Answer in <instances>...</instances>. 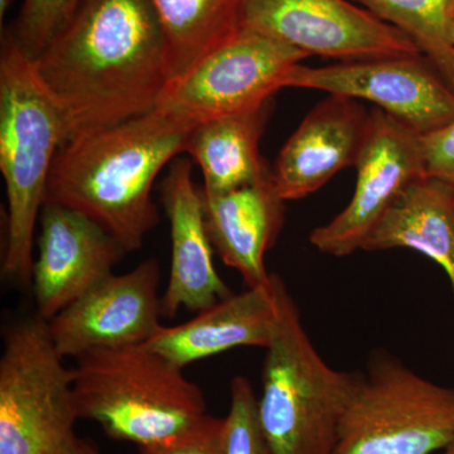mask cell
<instances>
[{
  "mask_svg": "<svg viewBox=\"0 0 454 454\" xmlns=\"http://www.w3.org/2000/svg\"><path fill=\"white\" fill-rule=\"evenodd\" d=\"M82 454H103V453L98 452V448L95 446H92V444L89 443V442L83 441Z\"/></svg>",
  "mask_w": 454,
  "mask_h": 454,
  "instance_id": "27",
  "label": "cell"
},
{
  "mask_svg": "<svg viewBox=\"0 0 454 454\" xmlns=\"http://www.w3.org/2000/svg\"><path fill=\"white\" fill-rule=\"evenodd\" d=\"M355 167L356 186L348 205L309 235V243L318 252L336 258L363 250L406 188L427 176L420 136L373 107L365 145Z\"/></svg>",
  "mask_w": 454,
  "mask_h": 454,
  "instance_id": "10",
  "label": "cell"
},
{
  "mask_svg": "<svg viewBox=\"0 0 454 454\" xmlns=\"http://www.w3.org/2000/svg\"><path fill=\"white\" fill-rule=\"evenodd\" d=\"M196 125L155 109L67 140L51 169L44 203L80 212L128 253L139 250L160 221L152 197L155 179L184 153Z\"/></svg>",
  "mask_w": 454,
  "mask_h": 454,
  "instance_id": "2",
  "label": "cell"
},
{
  "mask_svg": "<svg viewBox=\"0 0 454 454\" xmlns=\"http://www.w3.org/2000/svg\"><path fill=\"white\" fill-rule=\"evenodd\" d=\"M82 0H23L20 16L8 28L35 59L64 28Z\"/></svg>",
  "mask_w": 454,
  "mask_h": 454,
  "instance_id": "22",
  "label": "cell"
},
{
  "mask_svg": "<svg viewBox=\"0 0 454 454\" xmlns=\"http://www.w3.org/2000/svg\"><path fill=\"white\" fill-rule=\"evenodd\" d=\"M441 454H454V442H452L450 446L444 448L443 450H441Z\"/></svg>",
  "mask_w": 454,
  "mask_h": 454,
  "instance_id": "28",
  "label": "cell"
},
{
  "mask_svg": "<svg viewBox=\"0 0 454 454\" xmlns=\"http://www.w3.org/2000/svg\"><path fill=\"white\" fill-rule=\"evenodd\" d=\"M160 202L169 220L172 259L162 316L175 318L181 309L202 312L234 294L214 265V247L203 216L192 163L176 160L160 184Z\"/></svg>",
  "mask_w": 454,
  "mask_h": 454,
  "instance_id": "14",
  "label": "cell"
},
{
  "mask_svg": "<svg viewBox=\"0 0 454 454\" xmlns=\"http://www.w3.org/2000/svg\"><path fill=\"white\" fill-rule=\"evenodd\" d=\"M73 387L80 419L138 447L182 437L210 417L199 385L145 343L77 358Z\"/></svg>",
  "mask_w": 454,
  "mask_h": 454,
  "instance_id": "4",
  "label": "cell"
},
{
  "mask_svg": "<svg viewBox=\"0 0 454 454\" xmlns=\"http://www.w3.org/2000/svg\"><path fill=\"white\" fill-rule=\"evenodd\" d=\"M405 33L454 91V0H356Z\"/></svg>",
  "mask_w": 454,
  "mask_h": 454,
  "instance_id": "21",
  "label": "cell"
},
{
  "mask_svg": "<svg viewBox=\"0 0 454 454\" xmlns=\"http://www.w3.org/2000/svg\"><path fill=\"white\" fill-rule=\"evenodd\" d=\"M370 112L354 98L330 95L317 104L286 140L271 170L278 193L295 201L356 164L369 131Z\"/></svg>",
  "mask_w": 454,
  "mask_h": 454,
  "instance_id": "15",
  "label": "cell"
},
{
  "mask_svg": "<svg viewBox=\"0 0 454 454\" xmlns=\"http://www.w3.org/2000/svg\"><path fill=\"white\" fill-rule=\"evenodd\" d=\"M277 322L278 301L271 278L270 286L234 293L184 324L162 325L145 345L184 370L235 348H267Z\"/></svg>",
  "mask_w": 454,
  "mask_h": 454,
  "instance_id": "16",
  "label": "cell"
},
{
  "mask_svg": "<svg viewBox=\"0 0 454 454\" xmlns=\"http://www.w3.org/2000/svg\"><path fill=\"white\" fill-rule=\"evenodd\" d=\"M140 454H226L225 418L208 417L195 430L167 443L139 447Z\"/></svg>",
  "mask_w": 454,
  "mask_h": 454,
  "instance_id": "24",
  "label": "cell"
},
{
  "mask_svg": "<svg viewBox=\"0 0 454 454\" xmlns=\"http://www.w3.org/2000/svg\"><path fill=\"white\" fill-rule=\"evenodd\" d=\"M420 142L427 176L454 190V121L420 137Z\"/></svg>",
  "mask_w": 454,
  "mask_h": 454,
  "instance_id": "25",
  "label": "cell"
},
{
  "mask_svg": "<svg viewBox=\"0 0 454 454\" xmlns=\"http://www.w3.org/2000/svg\"><path fill=\"white\" fill-rule=\"evenodd\" d=\"M32 61L66 142L153 112L170 82L151 0H82Z\"/></svg>",
  "mask_w": 454,
  "mask_h": 454,
  "instance_id": "1",
  "label": "cell"
},
{
  "mask_svg": "<svg viewBox=\"0 0 454 454\" xmlns=\"http://www.w3.org/2000/svg\"><path fill=\"white\" fill-rule=\"evenodd\" d=\"M271 109L273 100L199 122L191 130L184 153L201 168L203 193L223 195L271 177L273 173L260 154V139Z\"/></svg>",
  "mask_w": 454,
  "mask_h": 454,
  "instance_id": "18",
  "label": "cell"
},
{
  "mask_svg": "<svg viewBox=\"0 0 454 454\" xmlns=\"http://www.w3.org/2000/svg\"><path fill=\"white\" fill-rule=\"evenodd\" d=\"M273 283L278 322L265 348L260 426L274 454H333L358 373L325 363L282 278L273 273Z\"/></svg>",
  "mask_w": 454,
  "mask_h": 454,
  "instance_id": "5",
  "label": "cell"
},
{
  "mask_svg": "<svg viewBox=\"0 0 454 454\" xmlns=\"http://www.w3.org/2000/svg\"><path fill=\"white\" fill-rule=\"evenodd\" d=\"M366 100L420 137L454 121V91L423 55L373 57L325 67L295 65L286 89Z\"/></svg>",
  "mask_w": 454,
  "mask_h": 454,
  "instance_id": "9",
  "label": "cell"
},
{
  "mask_svg": "<svg viewBox=\"0 0 454 454\" xmlns=\"http://www.w3.org/2000/svg\"><path fill=\"white\" fill-rule=\"evenodd\" d=\"M14 0H0V28H4V18L5 14L8 13L9 8L12 7V4H13ZM0 29V31H2Z\"/></svg>",
  "mask_w": 454,
  "mask_h": 454,
  "instance_id": "26",
  "label": "cell"
},
{
  "mask_svg": "<svg viewBox=\"0 0 454 454\" xmlns=\"http://www.w3.org/2000/svg\"><path fill=\"white\" fill-rule=\"evenodd\" d=\"M65 142L59 107L5 27L0 41V172L8 201L3 273L26 286L32 282L35 225L47 182Z\"/></svg>",
  "mask_w": 454,
  "mask_h": 454,
  "instance_id": "3",
  "label": "cell"
},
{
  "mask_svg": "<svg viewBox=\"0 0 454 454\" xmlns=\"http://www.w3.org/2000/svg\"><path fill=\"white\" fill-rule=\"evenodd\" d=\"M452 442L454 387L424 378L389 352H372L333 454H432Z\"/></svg>",
  "mask_w": 454,
  "mask_h": 454,
  "instance_id": "6",
  "label": "cell"
},
{
  "mask_svg": "<svg viewBox=\"0 0 454 454\" xmlns=\"http://www.w3.org/2000/svg\"><path fill=\"white\" fill-rule=\"evenodd\" d=\"M32 269L37 316L51 321L113 273L128 252L106 229L80 212L44 203Z\"/></svg>",
  "mask_w": 454,
  "mask_h": 454,
  "instance_id": "13",
  "label": "cell"
},
{
  "mask_svg": "<svg viewBox=\"0 0 454 454\" xmlns=\"http://www.w3.org/2000/svg\"><path fill=\"white\" fill-rule=\"evenodd\" d=\"M160 265L146 259L124 274H109L49 321L59 356L80 358L101 349L148 342L162 327Z\"/></svg>",
  "mask_w": 454,
  "mask_h": 454,
  "instance_id": "12",
  "label": "cell"
},
{
  "mask_svg": "<svg viewBox=\"0 0 454 454\" xmlns=\"http://www.w3.org/2000/svg\"><path fill=\"white\" fill-rule=\"evenodd\" d=\"M201 193L206 230L223 264L243 276L247 288L269 286L273 273L265 254L276 244L284 223V200L271 177L223 195Z\"/></svg>",
  "mask_w": 454,
  "mask_h": 454,
  "instance_id": "17",
  "label": "cell"
},
{
  "mask_svg": "<svg viewBox=\"0 0 454 454\" xmlns=\"http://www.w3.org/2000/svg\"><path fill=\"white\" fill-rule=\"evenodd\" d=\"M41 317L11 325L0 358V454H82L73 369Z\"/></svg>",
  "mask_w": 454,
  "mask_h": 454,
  "instance_id": "7",
  "label": "cell"
},
{
  "mask_svg": "<svg viewBox=\"0 0 454 454\" xmlns=\"http://www.w3.org/2000/svg\"><path fill=\"white\" fill-rule=\"evenodd\" d=\"M231 404L226 422V454H274L262 433L258 396L244 376L232 379Z\"/></svg>",
  "mask_w": 454,
  "mask_h": 454,
  "instance_id": "23",
  "label": "cell"
},
{
  "mask_svg": "<svg viewBox=\"0 0 454 454\" xmlns=\"http://www.w3.org/2000/svg\"><path fill=\"white\" fill-rule=\"evenodd\" d=\"M307 53L273 35L243 26L234 37L169 82L157 109L199 124L273 100L289 71Z\"/></svg>",
  "mask_w": 454,
  "mask_h": 454,
  "instance_id": "8",
  "label": "cell"
},
{
  "mask_svg": "<svg viewBox=\"0 0 454 454\" xmlns=\"http://www.w3.org/2000/svg\"><path fill=\"white\" fill-rule=\"evenodd\" d=\"M411 249L443 269L454 295V190L438 179H417L387 211L364 252Z\"/></svg>",
  "mask_w": 454,
  "mask_h": 454,
  "instance_id": "19",
  "label": "cell"
},
{
  "mask_svg": "<svg viewBox=\"0 0 454 454\" xmlns=\"http://www.w3.org/2000/svg\"><path fill=\"white\" fill-rule=\"evenodd\" d=\"M243 26L340 61L422 55L405 33L348 0H244Z\"/></svg>",
  "mask_w": 454,
  "mask_h": 454,
  "instance_id": "11",
  "label": "cell"
},
{
  "mask_svg": "<svg viewBox=\"0 0 454 454\" xmlns=\"http://www.w3.org/2000/svg\"><path fill=\"white\" fill-rule=\"evenodd\" d=\"M162 28L170 82L243 27L244 0H151Z\"/></svg>",
  "mask_w": 454,
  "mask_h": 454,
  "instance_id": "20",
  "label": "cell"
}]
</instances>
